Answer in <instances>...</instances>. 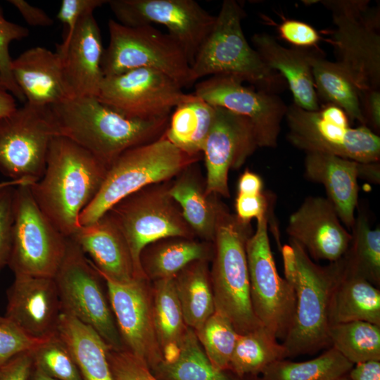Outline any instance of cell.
Instances as JSON below:
<instances>
[{"mask_svg": "<svg viewBox=\"0 0 380 380\" xmlns=\"http://www.w3.org/2000/svg\"><path fill=\"white\" fill-rule=\"evenodd\" d=\"M108 169L71 140L55 136L49 145L44 173L30 185V191L53 225L70 238L80 228V215L98 194Z\"/></svg>", "mask_w": 380, "mask_h": 380, "instance_id": "cell-1", "label": "cell"}, {"mask_svg": "<svg viewBox=\"0 0 380 380\" xmlns=\"http://www.w3.org/2000/svg\"><path fill=\"white\" fill-rule=\"evenodd\" d=\"M48 107L56 136L71 140L108 168L127 150L160 138L170 119L129 118L93 96L70 97Z\"/></svg>", "mask_w": 380, "mask_h": 380, "instance_id": "cell-2", "label": "cell"}, {"mask_svg": "<svg viewBox=\"0 0 380 380\" xmlns=\"http://www.w3.org/2000/svg\"><path fill=\"white\" fill-rule=\"evenodd\" d=\"M245 15L237 1H223L215 24L191 66L194 77L197 81L208 75L232 76L258 89L277 94L287 84L279 72L264 63L247 42L241 26Z\"/></svg>", "mask_w": 380, "mask_h": 380, "instance_id": "cell-3", "label": "cell"}, {"mask_svg": "<svg viewBox=\"0 0 380 380\" xmlns=\"http://www.w3.org/2000/svg\"><path fill=\"white\" fill-rule=\"evenodd\" d=\"M199 158L177 148L163 134L151 142L127 150L108 167L98 194L81 213L80 224L93 223L134 192L173 179Z\"/></svg>", "mask_w": 380, "mask_h": 380, "instance_id": "cell-4", "label": "cell"}, {"mask_svg": "<svg viewBox=\"0 0 380 380\" xmlns=\"http://www.w3.org/2000/svg\"><path fill=\"white\" fill-rule=\"evenodd\" d=\"M252 233L250 223L225 210L218 221L210 269L215 310L225 316L239 334L262 327L250 296L246 244Z\"/></svg>", "mask_w": 380, "mask_h": 380, "instance_id": "cell-5", "label": "cell"}, {"mask_svg": "<svg viewBox=\"0 0 380 380\" xmlns=\"http://www.w3.org/2000/svg\"><path fill=\"white\" fill-rule=\"evenodd\" d=\"M296 261V308L281 343L287 357L312 354L331 347L329 309L341 271V259L327 266L316 264L305 249L290 239Z\"/></svg>", "mask_w": 380, "mask_h": 380, "instance_id": "cell-6", "label": "cell"}, {"mask_svg": "<svg viewBox=\"0 0 380 380\" xmlns=\"http://www.w3.org/2000/svg\"><path fill=\"white\" fill-rule=\"evenodd\" d=\"M292 145L305 153L330 154L364 163L380 159V138L366 125L350 126L339 107L327 103L317 110H307L295 103L285 115Z\"/></svg>", "mask_w": 380, "mask_h": 380, "instance_id": "cell-7", "label": "cell"}, {"mask_svg": "<svg viewBox=\"0 0 380 380\" xmlns=\"http://www.w3.org/2000/svg\"><path fill=\"white\" fill-rule=\"evenodd\" d=\"M108 27L109 43L101 60L104 77L152 68L165 73L182 88L196 82L184 51L168 34L151 25L130 27L112 19Z\"/></svg>", "mask_w": 380, "mask_h": 380, "instance_id": "cell-8", "label": "cell"}, {"mask_svg": "<svg viewBox=\"0 0 380 380\" xmlns=\"http://www.w3.org/2000/svg\"><path fill=\"white\" fill-rule=\"evenodd\" d=\"M170 182L146 186L125 197L106 213L127 243L138 278H146L140 255L146 246L167 237L196 238L169 193Z\"/></svg>", "mask_w": 380, "mask_h": 380, "instance_id": "cell-9", "label": "cell"}, {"mask_svg": "<svg viewBox=\"0 0 380 380\" xmlns=\"http://www.w3.org/2000/svg\"><path fill=\"white\" fill-rule=\"evenodd\" d=\"M53 279L62 311L93 328L110 349L124 350L105 280L71 238Z\"/></svg>", "mask_w": 380, "mask_h": 380, "instance_id": "cell-10", "label": "cell"}, {"mask_svg": "<svg viewBox=\"0 0 380 380\" xmlns=\"http://www.w3.org/2000/svg\"><path fill=\"white\" fill-rule=\"evenodd\" d=\"M331 11L336 61L361 94L380 85L379 15L370 12L368 1H319Z\"/></svg>", "mask_w": 380, "mask_h": 380, "instance_id": "cell-11", "label": "cell"}, {"mask_svg": "<svg viewBox=\"0 0 380 380\" xmlns=\"http://www.w3.org/2000/svg\"><path fill=\"white\" fill-rule=\"evenodd\" d=\"M68 238L36 203L30 185L13 193L11 251L8 265L16 274L53 278L64 258Z\"/></svg>", "mask_w": 380, "mask_h": 380, "instance_id": "cell-12", "label": "cell"}, {"mask_svg": "<svg viewBox=\"0 0 380 380\" xmlns=\"http://www.w3.org/2000/svg\"><path fill=\"white\" fill-rule=\"evenodd\" d=\"M256 220L246 244L251 305L262 326L283 341L294 315L296 292L277 269L268 236L269 213Z\"/></svg>", "mask_w": 380, "mask_h": 380, "instance_id": "cell-13", "label": "cell"}, {"mask_svg": "<svg viewBox=\"0 0 380 380\" xmlns=\"http://www.w3.org/2000/svg\"><path fill=\"white\" fill-rule=\"evenodd\" d=\"M56 136L49 107L27 102L0 118V172L32 184L43 176L50 143Z\"/></svg>", "mask_w": 380, "mask_h": 380, "instance_id": "cell-14", "label": "cell"}, {"mask_svg": "<svg viewBox=\"0 0 380 380\" xmlns=\"http://www.w3.org/2000/svg\"><path fill=\"white\" fill-rule=\"evenodd\" d=\"M165 73L152 68H137L105 77L96 97L99 101L132 119L170 117L172 108L195 97Z\"/></svg>", "mask_w": 380, "mask_h": 380, "instance_id": "cell-15", "label": "cell"}, {"mask_svg": "<svg viewBox=\"0 0 380 380\" xmlns=\"http://www.w3.org/2000/svg\"><path fill=\"white\" fill-rule=\"evenodd\" d=\"M108 4L118 22L124 25L165 26L191 66L216 20L194 0H108Z\"/></svg>", "mask_w": 380, "mask_h": 380, "instance_id": "cell-16", "label": "cell"}, {"mask_svg": "<svg viewBox=\"0 0 380 380\" xmlns=\"http://www.w3.org/2000/svg\"><path fill=\"white\" fill-rule=\"evenodd\" d=\"M242 82L232 76L214 75L197 83L194 94L214 106L247 118L258 147H276L288 106L277 94L255 90Z\"/></svg>", "mask_w": 380, "mask_h": 380, "instance_id": "cell-17", "label": "cell"}, {"mask_svg": "<svg viewBox=\"0 0 380 380\" xmlns=\"http://www.w3.org/2000/svg\"><path fill=\"white\" fill-rule=\"evenodd\" d=\"M103 279L124 350L153 368L164 357L156 334L151 281L141 278L119 284Z\"/></svg>", "mask_w": 380, "mask_h": 380, "instance_id": "cell-18", "label": "cell"}, {"mask_svg": "<svg viewBox=\"0 0 380 380\" xmlns=\"http://www.w3.org/2000/svg\"><path fill=\"white\" fill-rule=\"evenodd\" d=\"M257 147L255 132L247 118L215 106L214 120L202 149L207 194L229 197V170L242 166Z\"/></svg>", "mask_w": 380, "mask_h": 380, "instance_id": "cell-19", "label": "cell"}, {"mask_svg": "<svg viewBox=\"0 0 380 380\" xmlns=\"http://www.w3.org/2000/svg\"><path fill=\"white\" fill-rule=\"evenodd\" d=\"M4 317L25 335L43 341L57 332L62 307L53 278L14 275Z\"/></svg>", "mask_w": 380, "mask_h": 380, "instance_id": "cell-20", "label": "cell"}, {"mask_svg": "<svg viewBox=\"0 0 380 380\" xmlns=\"http://www.w3.org/2000/svg\"><path fill=\"white\" fill-rule=\"evenodd\" d=\"M286 232L312 259L333 262L346 253L351 234L343 227L327 199L310 196L289 219Z\"/></svg>", "mask_w": 380, "mask_h": 380, "instance_id": "cell-21", "label": "cell"}, {"mask_svg": "<svg viewBox=\"0 0 380 380\" xmlns=\"http://www.w3.org/2000/svg\"><path fill=\"white\" fill-rule=\"evenodd\" d=\"M101 34L94 13L81 18L57 45L63 76L71 97H97L104 79Z\"/></svg>", "mask_w": 380, "mask_h": 380, "instance_id": "cell-22", "label": "cell"}, {"mask_svg": "<svg viewBox=\"0 0 380 380\" xmlns=\"http://www.w3.org/2000/svg\"><path fill=\"white\" fill-rule=\"evenodd\" d=\"M88 255L103 278L127 284L138 278L127 243L107 213L87 225H80L70 237Z\"/></svg>", "mask_w": 380, "mask_h": 380, "instance_id": "cell-23", "label": "cell"}, {"mask_svg": "<svg viewBox=\"0 0 380 380\" xmlns=\"http://www.w3.org/2000/svg\"><path fill=\"white\" fill-rule=\"evenodd\" d=\"M11 69L25 102L31 105L48 107L71 97L56 52L30 48L13 59Z\"/></svg>", "mask_w": 380, "mask_h": 380, "instance_id": "cell-24", "label": "cell"}, {"mask_svg": "<svg viewBox=\"0 0 380 380\" xmlns=\"http://www.w3.org/2000/svg\"><path fill=\"white\" fill-rule=\"evenodd\" d=\"M362 163L321 153H306L305 158V177L324 186L327 199L335 208L342 224L349 229L355 219L357 179L360 177Z\"/></svg>", "mask_w": 380, "mask_h": 380, "instance_id": "cell-25", "label": "cell"}, {"mask_svg": "<svg viewBox=\"0 0 380 380\" xmlns=\"http://www.w3.org/2000/svg\"><path fill=\"white\" fill-rule=\"evenodd\" d=\"M251 40L264 63L285 80L292 93L293 103L307 110H318V96L310 63L313 51L286 48L267 33H256Z\"/></svg>", "mask_w": 380, "mask_h": 380, "instance_id": "cell-26", "label": "cell"}, {"mask_svg": "<svg viewBox=\"0 0 380 380\" xmlns=\"http://www.w3.org/2000/svg\"><path fill=\"white\" fill-rule=\"evenodd\" d=\"M191 165L171 180L169 193L200 240L213 243L219 219L227 209L218 196L206 192L205 179Z\"/></svg>", "mask_w": 380, "mask_h": 380, "instance_id": "cell-27", "label": "cell"}, {"mask_svg": "<svg viewBox=\"0 0 380 380\" xmlns=\"http://www.w3.org/2000/svg\"><path fill=\"white\" fill-rule=\"evenodd\" d=\"M341 271L329 309L330 326L354 321L380 325V290L350 271L341 258Z\"/></svg>", "mask_w": 380, "mask_h": 380, "instance_id": "cell-28", "label": "cell"}, {"mask_svg": "<svg viewBox=\"0 0 380 380\" xmlns=\"http://www.w3.org/2000/svg\"><path fill=\"white\" fill-rule=\"evenodd\" d=\"M213 243L197 238L167 237L146 246L140 255V264L150 281L174 277L189 263L210 261Z\"/></svg>", "mask_w": 380, "mask_h": 380, "instance_id": "cell-29", "label": "cell"}, {"mask_svg": "<svg viewBox=\"0 0 380 380\" xmlns=\"http://www.w3.org/2000/svg\"><path fill=\"white\" fill-rule=\"evenodd\" d=\"M57 334L69 348L82 380H113L107 357L109 347L93 328L62 311Z\"/></svg>", "mask_w": 380, "mask_h": 380, "instance_id": "cell-30", "label": "cell"}, {"mask_svg": "<svg viewBox=\"0 0 380 380\" xmlns=\"http://www.w3.org/2000/svg\"><path fill=\"white\" fill-rule=\"evenodd\" d=\"M209 262L194 261L173 277L185 323L195 332L215 311Z\"/></svg>", "mask_w": 380, "mask_h": 380, "instance_id": "cell-31", "label": "cell"}, {"mask_svg": "<svg viewBox=\"0 0 380 380\" xmlns=\"http://www.w3.org/2000/svg\"><path fill=\"white\" fill-rule=\"evenodd\" d=\"M310 63L317 96L341 108L350 120L366 125L361 92L346 71L316 51H312Z\"/></svg>", "mask_w": 380, "mask_h": 380, "instance_id": "cell-32", "label": "cell"}, {"mask_svg": "<svg viewBox=\"0 0 380 380\" xmlns=\"http://www.w3.org/2000/svg\"><path fill=\"white\" fill-rule=\"evenodd\" d=\"M158 380H259L241 379L229 371L215 369L190 327L175 355L150 369Z\"/></svg>", "mask_w": 380, "mask_h": 380, "instance_id": "cell-33", "label": "cell"}, {"mask_svg": "<svg viewBox=\"0 0 380 380\" xmlns=\"http://www.w3.org/2000/svg\"><path fill=\"white\" fill-rule=\"evenodd\" d=\"M215 106L195 95L175 108L164 137L191 156H200L213 125Z\"/></svg>", "mask_w": 380, "mask_h": 380, "instance_id": "cell-34", "label": "cell"}, {"mask_svg": "<svg viewBox=\"0 0 380 380\" xmlns=\"http://www.w3.org/2000/svg\"><path fill=\"white\" fill-rule=\"evenodd\" d=\"M153 318L158 341L164 360L177 353L189 327L185 323L174 279L151 281Z\"/></svg>", "mask_w": 380, "mask_h": 380, "instance_id": "cell-35", "label": "cell"}, {"mask_svg": "<svg viewBox=\"0 0 380 380\" xmlns=\"http://www.w3.org/2000/svg\"><path fill=\"white\" fill-rule=\"evenodd\" d=\"M286 357L282 343L262 326L239 334L228 371L241 379L257 378L272 363Z\"/></svg>", "mask_w": 380, "mask_h": 380, "instance_id": "cell-36", "label": "cell"}, {"mask_svg": "<svg viewBox=\"0 0 380 380\" xmlns=\"http://www.w3.org/2000/svg\"><path fill=\"white\" fill-rule=\"evenodd\" d=\"M353 364L330 347L318 357L303 362L275 361L259 380H336L348 374Z\"/></svg>", "mask_w": 380, "mask_h": 380, "instance_id": "cell-37", "label": "cell"}, {"mask_svg": "<svg viewBox=\"0 0 380 380\" xmlns=\"http://www.w3.org/2000/svg\"><path fill=\"white\" fill-rule=\"evenodd\" d=\"M351 229L349 247L342 257L345 266L376 287L380 286V229L369 226L359 213Z\"/></svg>", "mask_w": 380, "mask_h": 380, "instance_id": "cell-38", "label": "cell"}, {"mask_svg": "<svg viewBox=\"0 0 380 380\" xmlns=\"http://www.w3.org/2000/svg\"><path fill=\"white\" fill-rule=\"evenodd\" d=\"M329 336L331 347L353 365L380 360V325L365 321L335 324Z\"/></svg>", "mask_w": 380, "mask_h": 380, "instance_id": "cell-39", "label": "cell"}, {"mask_svg": "<svg viewBox=\"0 0 380 380\" xmlns=\"http://www.w3.org/2000/svg\"><path fill=\"white\" fill-rule=\"evenodd\" d=\"M195 333L212 365L217 369L228 371L239 334L230 321L215 310Z\"/></svg>", "mask_w": 380, "mask_h": 380, "instance_id": "cell-40", "label": "cell"}, {"mask_svg": "<svg viewBox=\"0 0 380 380\" xmlns=\"http://www.w3.org/2000/svg\"><path fill=\"white\" fill-rule=\"evenodd\" d=\"M33 364L57 380H82L75 360L56 334L39 342L31 350Z\"/></svg>", "mask_w": 380, "mask_h": 380, "instance_id": "cell-41", "label": "cell"}, {"mask_svg": "<svg viewBox=\"0 0 380 380\" xmlns=\"http://www.w3.org/2000/svg\"><path fill=\"white\" fill-rule=\"evenodd\" d=\"M29 35V30L20 25L7 20L0 6V79L13 96L25 103V99L13 77L11 65L13 59L9 53L11 42L21 40Z\"/></svg>", "mask_w": 380, "mask_h": 380, "instance_id": "cell-42", "label": "cell"}, {"mask_svg": "<svg viewBox=\"0 0 380 380\" xmlns=\"http://www.w3.org/2000/svg\"><path fill=\"white\" fill-rule=\"evenodd\" d=\"M107 357L113 380H158L141 359L127 350L108 348Z\"/></svg>", "mask_w": 380, "mask_h": 380, "instance_id": "cell-43", "label": "cell"}, {"mask_svg": "<svg viewBox=\"0 0 380 380\" xmlns=\"http://www.w3.org/2000/svg\"><path fill=\"white\" fill-rule=\"evenodd\" d=\"M41 341L27 336L8 320L0 323V367L15 355L32 350Z\"/></svg>", "mask_w": 380, "mask_h": 380, "instance_id": "cell-44", "label": "cell"}, {"mask_svg": "<svg viewBox=\"0 0 380 380\" xmlns=\"http://www.w3.org/2000/svg\"><path fill=\"white\" fill-rule=\"evenodd\" d=\"M13 188L0 189V270L8 265L11 251Z\"/></svg>", "mask_w": 380, "mask_h": 380, "instance_id": "cell-45", "label": "cell"}, {"mask_svg": "<svg viewBox=\"0 0 380 380\" xmlns=\"http://www.w3.org/2000/svg\"><path fill=\"white\" fill-rule=\"evenodd\" d=\"M278 32L281 38L291 44L293 47L300 49L315 46L321 39L312 26L296 20L283 21L278 27Z\"/></svg>", "mask_w": 380, "mask_h": 380, "instance_id": "cell-46", "label": "cell"}, {"mask_svg": "<svg viewBox=\"0 0 380 380\" xmlns=\"http://www.w3.org/2000/svg\"><path fill=\"white\" fill-rule=\"evenodd\" d=\"M108 0H63L57 18L65 26V33L70 32L77 22L94 10L108 4Z\"/></svg>", "mask_w": 380, "mask_h": 380, "instance_id": "cell-47", "label": "cell"}, {"mask_svg": "<svg viewBox=\"0 0 380 380\" xmlns=\"http://www.w3.org/2000/svg\"><path fill=\"white\" fill-rule=\"evenodd\" d=\"M270 200L265 193L255 195L237 194L235 200L236 217L243 222L250 223L252 219H258L270 212Z\"/></svg>", "mask_w": 380, "mask_h": 380, "instance_id": "cell-48", "label": "cell"}, {"mask_svg": "<svg viewBox=\"0 0 380 380\" xmlns=\"http://www.w3.org/2000/svg\"><path fill=\"white\" fill-rule=\"evenodd\" d=\"M32 366L31 350L21 353L0 367V380H28Z\"/></svg>", "mask_w": 380, "mask_h": 380, "instance_id": "cell-49", "label": "cell"}, {"mask_svg": "<svg viewBox=\"0 0 380 380\" xmlns=\"http://www.w3.org/2000/svg\"><path fill=\"white\" fill-rule=\"evenodd\" d=\"M20 13L24 20L33 27H49L54 20L42 8L34 6L23 0H9Z\"/></svg>", "mask_w": 380, "mask_h": 380, "instance_id": "cell-50", "label": "cell"}, {"mask_svg": "<svg viewBox=\"0 0 380 380\" xmlns=\"http://www.w3.org/2000/svg\"><path fill=\"white\" fill-rule=\"evenodd\" d=\"M361 103L367 123L376 129L380 127V92L371 89L361 94Z\"/></svg>", "mask_w": 380, "mask_h": 380, "instance_id": "cell-51", "label": "cell"}, {"mask_svg": "<svg viewBox=\"0 0 380 380\" xmlns=\"http://www.w3.org/2000/svg\"><path fill=\"white\" fill-rule=\"evenodd\" d=\"M347 375L350 380H380V360L355 364Z\"/></svg>", "mask_w": 380, "mask_h": 380, "instance_id": "cell-52", "label": "cell"}, {"mask_svg": "<svg viewBox=\"0 0 380 380\" xmlns=\"http://www.w3.org/2000/svg\"><path fill=\"white\" fill-rule=\"evenodd\" d=\"M262 188L261 177L249 169H246L239 179L237 190L239 194H259L262 193Z\"/></svg>", "mask_w": 380, "mask_h": 380, "instance_id": "cell-53", "label": "cell"}, {"mask_svg": "<svg viewBox=\"0 0 380 380\" xmlns=\"http://www.w3.org/2000/svg\"><path fill=\"white\" fill-rule=\"evenodd\" d=\"M17 108L15 98L0 79V118L11 114Z\"/></svg>", "mask_w": 380, "mask_h": 380, "instance_id": "cell-54", "label": "cell"}, {"mask_svg": "<svg viewBox=\"0 0 380 380\" xmlns=\"http://www.w3.org/2000/svg\"><path fill=\"white\" fill-rule=\"evenodd\" d=\"M28 380H57L44 373L33 364Z\"/></svg>", "mask_w": 380, "mask_h": 380, "instance_id": "cell-55", "label": "cell"}, {"mask_svg": "<svg viewBox=\"0 0 380 380\" xmlns=\"http://www.w3.org/2000/svg\"><path fill=\"white\" fill-rule=\"evenodd\" d=\"M23 184L30 185L27 182H24V181L9 179V180H7V181L0 182V189L4 188V187H8V186H13V187H15V186H19V185H23Z\"/></svg>", "mask_w": 380, "mask_h": 380, "instance_id": "cell-56", "label": "cell"}, {"mask_svg": "<svg viewBox=\"0 0 380 380\" xmlns=\"http://www.w3.org/2000/svg\"><path fill=\"white\" fill-rule=\"evenodd\" d=\"M336 380H350V379H349L348 375L346 374V375L343 376H341V377H340V378H338V379H337Z\"/></svg>", "mask_w": 380, "mask_h": 380, "instance_id": "cell-57", "label": "cell"}, {"mask_svg": "<svg viewBox=\"0 0 380 380\" xmlns=\"http://www.w3.org/2000/svg\"><path fill=\"white\" fill-rule=\"evenodd\" d=\"M7 322V319L4 317L2 316H0V323H3V322Z\"/></svg>", "mask_w": 380, "mask_h": 380, "instance_id": "cell-58", "label": "cell"}]
</instances>
